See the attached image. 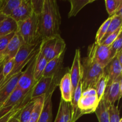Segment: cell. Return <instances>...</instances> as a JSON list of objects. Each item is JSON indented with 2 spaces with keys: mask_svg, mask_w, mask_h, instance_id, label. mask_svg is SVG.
I'll return each mask as SVG.
<instances>
[{
  "mask_svg": "<svg viewBox=\"0 0 122 122\" xmlns=\"http://www.w3.org/2000/svg\"><path fill=\"white\" fill-rule=\"evenodd\" d=\"M61 15L56 0H44L39 15L38 32L40 40L59 34Z\"/></svg>",
  "mask_w": 122,
  "mask_h": 122,
  "instance_id": "6da1fadb",
  "label": "cell"
},
{
  "mask_svg": "<svg viewBox=\"0 0 122 122\" xmlns=\"http://www.w3.org/2000/svg\"><path fill=\"white\" fill-rule=\"evenodd\" d=\"M82 77L81 82L82 85V90L88 88H94L97 82L104 73V68L86 57L81 64Z\"/></svg>",
  "mask_w": 122,
  "mask_h": 122,
  "instance_id": "7a4b0ae2",
  "label": "cell"
},
{
  "mask_svg": "<svg viewBox=\"0 0 122 122\" xmlns=\"http://www.w3.org/2000/svg\"><path fill=\"white\" fill-rule=\"evenodd\" d=\"M39 15L33 13L29 19L17 23V32L26 44H34L41 42L38 32Z\"/></svg>",
  "mask_w": 122,
  "mask_h": 122,
  "instance_id": "3957f363",
  "label": "cell"
},
{
  "mask_svg": "<svg viewBox=\"0 0 122 122\" xmlns=\"http://www.w3.org/2000/svg\"><path fill=\"white\" fill-rule=\"evenodd\" d=\"M39 44L40 42L34 44H26L25 43L22 44L14 58V66L13 70L11 73L4 79L1 87L4 84L5 82L9 79L11 76L22 71V69H23L24 67L28 64L29 62L36 53L38 50V48H36L38 47Z\"/></svg>",
  "mask_w": 122,
  "mask_h": 122,
  "instance_id": "277c9868",
  "label": "cell"
},
{
  "mask_svg": "<svg viewBox=\"0 0 122 122\" xmlns=\"http://www.w3.org/2000/svg\"><path fill=\"white\" fill-rule=\"evenodd\" d=\"M99 102L100 101L94 88H90L82 91V95L77 104L80 117L84 114L95 112Z\"/></svg>",
  "mask_w": 122,
  "mask_h": 122,
  "instance_id": "5b68a950",
  "label": "cell"
},
{
  "mask_svg": "<svg viewBox=\"0 0 122 122\" xmlns=\"http://www.w3.org/2000/svg\"><path fill=\"white\" fill-rule=\"evenodd\" d=\"M87 57L102 68L113 58L111 54L110 46H104L96 42L88 47Z\"/></svg>",
  "mask_w": 122,
  "mask_h": 122,
  "instance_id": "8992f818",
  "label": "cell"
},
{
  "mask_svg": "<svg viewBox=\"0 0 122 122\" xmlns=\"http://www.w3.org/2000/svg\"><path fill=\"white\" fill-rule=\"evenodd\" d=\"M37 52L38 50L28 63L25 71H22L17 85V88L26 92L30 91L35 84L34 81V69Z\"/></svg>",
  "mask_w": 122,
  "mask_h": 122,
  "instance_id": "52a82bcc",
  "label": "cell"
},
{
  "mask_svg": "<svg viewBox=\"0 0 122 122\" xmlns=\"http://www.w3.org/2000/svg\"><path fill=\"white\" fill-rule=\"evenodd\" d=\"M31 91L32 89L30 91L26 92L16 86L7 100L2 104L1 108L22 107L31 100Z\"/></svg>",
  "mask_w": 122,
  "mask_h": 122,
  "instance_id": "ba28073f",
  "label": "cell"
},
{
  "mask_svg": "<svg viewBox=\"0 0 122 122\" xmlns=\"http://www.w3.org/2000/svg\"><path fill=\"white\" fill-rule=\"evenodd\" d=\"M122 95V76L113 81L106 87L102 99L107 107L113 106Z\"/></svg>",
  "mask_w": 122,
  "mask_h": 122,
  "instance_id": "9c48e42d",
  "label": "cell"
},
{
  "mask_svg": "<svg viewBox=\"0 0 122 122\" xmlns=\"http://www.w3.org/2000/svg\"><path fill=\"white\" fill-rule=\"evenodd\" d=\"M52 82V77H42L32 88L30 98H35L42 95H45L46 97L52 95L53 93L51 92Z\"/></svg>",
  "mask_w": 122,
  "mask_h": 122,
  "instance_id": "30bf717a",
  "label": "cell"
},
{
  "mask_svg": "<svg viewBox=\"0 0 122 122\" xmlns=\"http://www.w3.org/2000/svg\"><path fill=\"white\" fill-rule=\"evenodd\" d=\"M33 13L31 0H21L20 5L14 10L10 17L18 23L29 19Z\"/></svg>",
  "mask_w": 122,
  "mask_h": 122,
  "instance_id": "8fae6325",
  "label": "cell"
},
{
  "mask_svg": "<svg viewBox=\"0 0 122 122\" xmlns=\"http://www.w3.org/2000/svg\"><path fill=\"white\" fill-rule=\"evenodd\" d=\"M70 75L72 84V95L74 91L77 87L79 82L81 81L82 69L81 62V50L77 48L75 51L73 61L71 69H70Z\"/></svg>",
  "mask_w": 122,
  "mask_h": 122,
  "instance_id": "7c38bea8",
  "label": "cell"
},
{
  "mask_svg": "<svg viewBox=\"0 0 122 122\" xmlns=\"http://www.w3.org/2000/svg\"><path fill=\"white\" fill-rule=\"evenodd\" d=\"M104 70V75L107 78V85L122 76V65L119 63L116 56L108 63Z\"/></svg>",
  "mask_w": 122,
  "mask_h": 122,
  "instance_id": "4fadbf2b",
  "label": "cell"
},
{
  "mask_svg": "<svg viewBox=\"0 0 122 122\" xmlns=\"http://www.w3.org/2000/svg\"><path fill=\"white\" fill-rule=\"evenodd\" d=\"M21 73L22 71L11 76L0 88V104L2 105L7 100L12 92L16 88Z\"/></svg>",
  "mask_w": 122,
  "mask_h": 122,
  "instance_id": "5bb4252c",
  "label": "cell"
},
{
  "mask_svg": "<svg viewBox=\"0 0 122 122\" xmlns=\"http://www.w3.org/2000/svg\"><path fill=\"white\" fill-rule=\"evenodd\" d=\"M64 54L65 52H63L60 56L48 61L42 77H53L56 74L59 72L63 69Z\"/></svg>",
  "mask_w": 122,
  "mask_h": 122,
  "instance_id": "9a60e30c",
  "label": "cell"
},
{
  "mask_svg": "<svg viewBox=\"0 0 122 122\" xmlns=\"http://www.w3.org/2000/svg\"><path fill=\"white\" fill-rule=\"evenodd\" d=\"M61 94V99L70 102L72 98V84L70 75V70L64 75L59 83Z\"/></svg>",
  "mask_w": 122,
  "mask_h": 122,
  "instance_id": "2e32d148",
  "label": "cell"
},
{
  "mask_svg": "<svg viewBox=\"0 0 122 122\" xmlns=\"http://www.w3.org/2000/svg\"><path fill=\"white\" fill-rule=\"evenodd\" d=\"M21 36L17 32H15L14 35L11 39L7 46V48L3 53V56L5 57L4 60L13 59L19 51L20 46L23 44Z\"/></svg>",
  "mask_w": 122,
  "mask_h": 122,
  "instance_id": "e0dca14e",
  "label": "cell"
},
{
  "mask_svg": "<svg viewBox=\"0 0 122 122\" xmlns=\"http://www.w3.org/2000/svg\"><path fill=\"white\" fill-rule=\"evenodd\" d=\"M71 122V108L70 102L61 99L59 108L54 122Z\"/></svg>",
  "mask_w": 122,
  "mask_h": 122,
  "instance_id": "ac0fdd59",
  "label": "cell"
},
{
  "mask_svg": "<svg viewBox=\"0 0 122 122\" xmlns=\"http://www.w3.org/2000/svg\"><path fill=\"white\" fill-rule=\"evenodd\" d=\"M82 85L81 81L79 82L77 87L74 91L73 93L72 98L70 102L71 108V122H76L77 119H79L81 117L79 113L78 107H77V104H78V101L81 98V95L82 93Z\"/></svg>",
  "mask_w": 122,
  "mask_h": 122,
  "instance_id": "d6986e66",
  "label": "cell"
},
{
  "mask_svg": "<svg viewBox=\"0 0 122 122\" xmlns=\"http://www.w3.org/2000/svg\"><path fill=\"white\" fill-rule=\"evenodd\" d=\"M47 63V60L41 52L39 48L36 54V57L34 69V81L35 83L42 77L43 73H44Z\"/></svg>",
  "mask_w": 122,
  "mask_h": 122,
  "instance_id": "ffe728a7",
  "label": "cell"
},
{
  "mask_svg": "<svg viewBox=\"0 0 122 122\" xmlns=\"http://www.w3.org/2000/svg\"><path fill=\"white\" fill-rule=\"evenodd\" d=\"M52 95L45 97L44 106L38 122H52Z\"/></svg>",
  "mask_w": 122,
  "mask_h": 122,
  "instance_id": "44dd1931",
  "label": "cell"
},
{
  "mask_svg": "<svg viewBox=\"0 0 122 122\" xmlns=\"http://www.w3.org/2000/svg\"><path fill=\"white\" fill-rule=\"evenodd\" d=\"M17 30V23L10 16H5L0 25V37Z\"/></svg>",
  "mask_w": 122,
  "mask_h": 122,
  "instance_id": "7402d4cb",
  "label": "cell"
},
{
  "mask_svg": "<svg viewBox=\"0 0 122 122\" xmlns=\"http://www.w3.org/2000/svg\"><path fill=\"white\" fill-rule=\"evenodd\" d=\"M35 99H31L27 103L25 104L20 112L17 114V117L20 122H28L32 114L34 107Z\"/></svg>",
  "mask_w": 122,
  "mask_h": 122,
  "instance_id": "603a6c76",
  "label": "cell"
},
{
  "mask_svg": "<svg viewBox=\"0 0 122 122\" xmlns=\"http://www.w3.org/2000/svg\"><path fill=\"white\" fill-rule=\"evenodd\" d=\"M21 0L0 1V13L5 16H10L14 10L21 4Z\"/></svg>",
  "mask_w": 122,
  "mask_h": 122,
  "instance_id": "cb8c5ba5",
  "label": "cell"
},
{
  "mask_svg": "<svg viewBox=\"0 0 122 122\" xmlns=\"http://www.w3.org/2000/svg\"><path fill=\"white\" fill-rule=\"evenodd\" d=\"M45 98V95H42V96L38 97L35 98V102L34 107H33L32 114L28 122H38L42 110Z\"/></svg>",
  "mask_w": 122,
  "mask_h": 122,
  "instance_id": "d4e9b609",
  "label": "cell"
},
{
  "mask_svg": "<svg viewBox=\"0 0 122 122\" xmlns=\"http://www.w3.org/2000/svg\"><path fill=\"white\" fill-rule=\"evenodd\" d=\"M95 0H70V10L68 14V17L76 16L77 13L88 4L94 2Z\"/></svg>",
  "mask_w": 122,
  "mask_h": 122,
  "instance_id": "484cf974",
  "label": "cell"
},
{
  "mask_svg": "<svg viewBox=\"0 0 122 122\" xmlns=\"http://www.w3.org/2000/svg\"><path fill=\"white\" fill-rule=\"evenodd\" d=\"M108 108L103 100L101 99L95 112L99 122H110Z\"/></svg>",
  "mask_w": 122,
  "mask_h": 122,
  "instance_id": "4316f807",
  "label": "cell"
},
{
  "mask_svg": "<svg viewBox=\"0 0 122 122\" xmlns=\"http://www.w3.org/2000/svg\"><path fill=\"white\" fill-rule=\"evenodd\" d=\"M105 4L107 13L110 17L115 15L119 10H122V0H106Z\"/></svg>",
  "mask_w": 122,
  "mask_h": 122,
  "instance_id": "83f0119b",
  "label": "cell"
},
{
  "mask_svg": "<svg viewBox=\"0 0 122 122\" xmlns=\"http://www.w3.org/2000/svg\"><path fill=\"white\" fill-rule=\"evenodd\" d=\"M122 15H114L112 16V19L110 22L109 26H108V30L107 31V33L105 35L104 37L102 40L108 36L111 33H113L117 30L119 29L120 27H122Z\"/></svg>",
  "mask_w": 122,
  "mask_h": 122,
  "instance_id": "f1b7e54d",
  "label": "cell"
},
{
  "mask_svg": "<svg viewBox=\"0 0 122 122\" xmlns=\"http://www.w3.org/2000/svg\"><path fill=\"white\" fill-rule=\"evenodd\" d=\"M107 85V78L106 75H104H104L101 76V78L97 82V83L95 84V86L94 88L95 89V91H96L97 95L98 98V100L100 101H101L102 97H103Z\"/></svg>",
  "mask_w": 122,
  "mask_h": 122,
  "instance_id": "f546056e",
  "label": "cell"
},
{
  "mask_svg": "<svg viewBox=\"0 0 122 122\" xmlns=\"http://www.w3.org/2000/svg\"><path fill=\"white\" fill-rule=\"evenodd\" d=\"M112 19V16L108 17L103 23L101 26L98 30L97 32L96 37H95V42L97 43V44H100V42L102 41L103 38L104 37L105 35L107 33V31L108 30V26H109L110 22Z\"/></svg>",
  "mask_w": 122,
  "mask_h": 122,
  "instance_id": "4dcf8cb0",
  "label": "cell"
},
{
  "mask_svg": "<svg viewBox=\"0 0 122 122\" xmlns=\"http://www.w3.org/2000/svg\"><path fill=\"white\" fill-rule=\"evenodd\" d=\"M108 116L110 122H120L121 118L120 117V111L117 106L115 105L110 106L108 108Z\"/></svg>",
  "mask_w": 122,
  "mask_h": 122,
  "instance_id": "1f68e13d",
  "label": "cell"
},
{
  "mask_svg": "<svg viewBox=\"0 0 122 122\" xmlns=\"http://www.w3.org/2000/svg\"><path fill=\"white\" fill-rule=\"evenodd\" d=\"M122 33L119 34L117 38L113 42V44L110 45L111 54L113 58H114L116 55L122 50Z\"/></svg>",
  "mask_w": 122,
  "mask_h": 122,
  "instance_id": "d6a6232c",
  "label": "cell"
},
{
  "mask_svg": "<svg viewBox=\"0 0 122 122\" xmlns=\"http://www.w3.org/2000/svg\"><path fill=\"white\" fill-rule=\"evenodd\" d=\"M122 27H120L119 29H117L116 31L113 32V33H111V34L109 35L108 36L106 37L105 39H104L103 40L101 41L100 42V44L104 45V46H110V45L113 44V42L116 39V38H117L118 36L119 35V34H120V33H122Z\"/></svg>",
  "mask_w": 122,
  "mask_h": 122,
  "instance_id": "836d02e7",
  "label": "cell"
},
{
  "mask_svg": "<svg viewBox=\"0 0 122 122\" xmlns=\"http://www.w3.org/2000/svg\"><path fill=\"white\" fill-rule=\"evenodd\" d=\"M15 33V32L0 37V54H1L3 55L4 52L5 51V49L7 48L10 41L12 39V38H13Z\"/></svg>",
  "mask_w": 122,
  "mask_h": 122,
  "instance_id": "e575fe53",
  "label": "cell"
},
{
  "mask_svg": "<svg viewBox=\"0 0 122 122\" xmlns=\"http://www.w3.org/2000/svg\"><path fill=\"white\" fill-rule=\"evenodd\" d=\"M14 66V58L9 60H4L3 63V75L4 79L6 78L11 72Z\"/></svg>",
  "mask_w": 122,
  "mask_h": 122,
  "instance_id": "d590c367",
  "label": "cell"
},
{
  "mask_svg": "<svg viewBox=\"0 0 122 122\" xmlns=\"http://www.w3.org/2000/svg\"><path fill=\"white\" fill-rule=\"evenodd\" d=\"M22 107H20V108H17L13 110L11 112H8L6 114L4 115L1 117H0V122H8L13 117L15 116L17 114V113L20 112L21 108Z\"/></svg>",
  "mask_w": 122,
  "mask_h": 122,
  "instance_id": "8d00e7d4",
  "label": "cell"
},
{
  "mask_svg": "<svg viewBox=\"0 0 122 122\" xmlns=\"http://www.w3.org/2000/svg\"><path fill=\"white\" fill-rule=\"evenodd\" d=\"M31 2H32V8H33V12L37 15H39L42 10L44 0H41V1L31 0Z\"/></svg>",
  "mask_w": 122,
  "mask_h": 122,
  "instance_id": "74e56055",
  "label": "cell"
},
{
  "mask_svg": "<svg viewBox=\"0 0 122 122\" xmlns=\"http://www.w3.org/2000/svg\"><path fill=\"white\" fill-rule=\"evenodd\" d=\"M3 63L0 64V88L2 86V83H3V81L4 80V76L3 75V71H2V68H3Z\"/></svg>",
  "mask_w": 122,
  "mask_h": 122,
  "instance_id": "f35d334b",
  "label": "cell"
},
{
  "mask_svg": "<svg viewBox=\"0 0 122 122\" xmlns=\"http://www.w3.org/2000/svg\"><path fill=\"white\" fill-rule=\"evenodd\" d=\"M116 56L117 58V60H118V61H119V63H120V64L122 65V50L119 51V52H118L116 55Z\"/></svg>",
  "mask_w": 122,
  "mask_h": 122,
  "instance_id": "ab89813d",
  "label": "cell"
},
{
  "mask_svg": "<svg viewBox=\"0 0 122 122\" xmlns=\"http://www.w3.org/2000/svg\"><path fill=\"white\" fill-rule=\"evenodd\" d=\"M8 122H19V119H18L17 117V115H16L15 116L12 117L11 119Z\"/></svg>",
  "mask_w": 122,
  "mask_h": 122,
  "instance_id": "60d3db41",
  "label": "cell"
},
{
  "mask_svg": "<svg viewBox=\"0 0 122 122\" xmlns=\"http://www.w3.org/2000/svg\"><path fill=\"white\" fill-rule=\"evenodd\" d=\"M5 17V15H3L2 14L0 13V25H1V23H2V21H3V20L4 19Z\"/></svg>",
  "mask_w": 122,
  "mask_h": 122,
  "instance_id": "b9f144b4",
  "label": "cell"
},
{
  "mask_svg": "<svg viewBox=\"0 0 122 122\" xmlns=\"http://www.w3.org/2000/svg\"><path fill=\"white\" fill-rule=\"evenodd\" d=\"M4 59H5L4 56L3 55H2L0 54V64H1V63H2V62L4 61Z\"/></svg>",
  "mask_w": 122,
  "mask_h": 122,
  "instance_id": "7bdbcfd3",
  "label": "cell"
},
{
  "mask_svg": "<svg viewBox=\"0 0 122 122\" xmlns=\"http://www.w3.org/2000/svg\"><path fill=\"white\" fill-rule=\"evenodd\" d=\"M1 106H2V105H1V104H0V108H1Z\"/></svg>",
  "mask_w": 122,
  "mask_h": 122,
  "instance_id": "ee69618b",
  "label": "cell"
},
{
  "mask_svg": "<svg viewBox=\"0 0 122 122\" xmlns=\"http://www.w3.org/2000/svg\"><path fill=\"white\" fill-rule=\"evenodd\" d=\"M71 122V121H70V122Z\"/></svg>",
  "mask_w": 122,
  "mask_h": 122,
  "instance_id": "f6af8a7d",
  "label": "cell"
}]
</instances>
